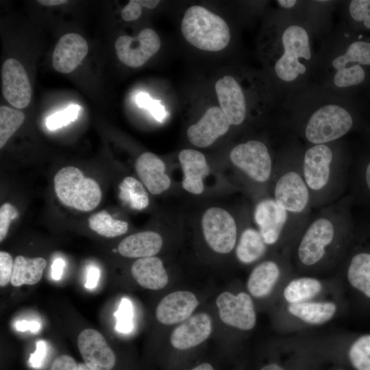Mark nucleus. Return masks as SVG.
<instances>
[{
  "instance_id": "nucleus-1",
  "label": "nucleus",
  "mask_w": 370,
  "mask_h": 370,
  "mask_svg": "<svg viewBox=\"0 0 370 370\" xmlns=\"http://www.w3.org/2000/svg\"><path fill=\"white\" fill-rule=\"evenodd\" d=\"M282 14L273 29L271 69L283 93L292 95L304 88L316 71L317 54L308 23L293 12L283 10Z\"/></svg>"
},
{
  "instance_id": "nucleus-2",
  "label": "nucleus",
  "mask_w": 370,
  "mask_h": 370,
  "mask_svg": "<svg viewBox=\"0 0 370 370\" xmlns=\"http://www.w3.org/2000/svg\"><path fill=\"white\" fill-rule=\"evenodd\" d=\"M352 197L320 208L296 241L295 258L298 264L313 269L329 264L349 243L354 234L351 213Z\"/></svg>"
},
{
  "instance_id": "nucleus-3",
  "label": "nucleus",
  "mask_w": 370,
  "mask_h": 370,
  "mask_svg": "<svg viewBox=\"0 0 370 370\" xmlns=\"http://www.w3.org/2000/svg\"><path fill=\"white\" fill-rule=\"evenodd\" d=\"M301 170L313 209L341 199L348 180L349 160L341 140L319 145H305L300 151Z\"/></svg>"
},
{
  "instance_id": "nucleus-4",
  "label": "nucleus",
  "mask_w": 370,
  "mask_h": 370,
  "mask_svg": "<svg viewBox=\"0 0 370 370\" xmlns=\"http://www.w3.org/2000/svg\"><path fill=\"white\" fill-rule=\"evenodd\" d=\"M325 89V88H324ZM325 96L314 97L293 108L287 126L306 145H319L340 140L353 129L351 112L340 101V95L326 89Z\"/></svg>"
},
{
  "instance_id": "nucleus-5",
  "label": "nucleus",
  "mask_w": 370,
  "mask_h": 370,
  "mask_svg": "<svg viewBox=\"0 0 370 370\" xmlns=\"http://www.w3.org/2000/svg\"><path fill=\"white\" fill-rule=\"evenodd\" d=\"M364 66H370V42H344L338 33L327 40L317 54L316 72L321 87L340 95L366 78Z\"/></svg>"
},
{
  "instance_id": "nucleus-6",
  "label": "nucleus",
  "mask_w": 370,
  "mask_h": 370,
  "mask_svg": "<svg viewBox=\"0 0 370 370\" xmlns=\"http://www.w3.org/2000/svg\"><path fill=\"white\" fill-rule=\"evenodd\" d=\"M301 147L296 143L283 146L275 162L271 186L272 197L277 204L305 227L312 208L301 170Z\"/></svg>"
},
{
  "instance_id": "nucleus-7",
  "label": "nucleus",
  "mask_w": 370,
  "mask_h": 370,
  "mask_svg": "<svg viewBox=\"0 0 370 370\" xmlns=\"http://www.w3.org/2000/svg\"><path fill=\"white\" fill-rule=\"evenodd\" d=\"M181 29L190 44L204 51H221L230 40V28L225 20L199 5H193L186 10Z\"/></svg>"
},
{
  "instance_id": "nucleus-8",
  "label": "nucleus",
  "mask_w": 370,
  "mask_h": 370,
  "mask_svg": "<svg viewBox=\"0 0 370 370\" xmlns=\"http://www.w3.org/2000/svg\"><path fill=\"white\" fill-rule=\"evenodd\" d=\"M53 183L57 197L66 206L90 211L101 201V191L98 183L84 176L76 167L62 168L56 174Z\"/></svg>"
},
{
  "instance_id": "nucleus-9",
  "label": "nucleus",
  "mask_w": 370,
  "mask_h": 370,
  "mask_svg": "<svg viewBox=\"0 0 370 370\" xmlns=\"http://www.w3.org/2000/svg\"><path fill=\"white\" fill-rule=\"evenodd\" d=\"M254 220L268 246L275 245L287 238L297 241L305 228L272 197H263L257 202Z\"/></svg>"
},
{
  "instance_id": "nucleus-10",
  "label": "nucleus",
  "mask_w": 370,
  "mask_h": 370,
  "mask_svg": "<svg viewBox=\"0 0 370 370\" xmlns=\"http://www.w3.org/2000/svg\"><path fill=\"white\" fill-rule=\"evenodd\" d=\"M230 159L240 171L256 184L271 183L275 162L267 145L259 140H248L231 150Z\"/></svg>"
},
{
  "instance_id": "nucleus-11",
  "label": "nucleus",
  "mask_w": 370,
  "mask_h": 370,
  "mask_svg": "<svg viewBox=\"0 0 370 370\" xmlns=\"http://www.w3.org/2000/svg\"><path fill=\"white\" fill-rule=\"evenodd\" d=\"M204 236L208 246L215 252L228 254L237 241V226L234 217L225 210L208 208L201 219Z\"/></svg>"
},
{
  "instance_id": "nucleus-12",
  "label": "nucleus",
  "mask_w": 370,
  "mask_h": 370,
  "mask_svg": "<svg viewBox=\"0 0 370 370\" xmlns=\"http://www.w3.org/2000/svg\"><path fill=\"white\" fill-rule=\"evenodd\" d=\"M216 304L221 321L241 330H252L256 323V314L250 295L245 292L234 295L228 291L220 293Z\"/></svg>"
},
{
  "instance_id": "nucleus-13",
  "label": "nucleus",
  "mask_w": 370,
  "mask_h": 370,
  "mask_svg": "<svg viewBox=\"0 0 370 370\" xmlns=\"http://www.w3.org/2000/svg\"><path fill=\"white\" fill-rule=\"evenodd\" d=\"M160 45L157 33L152 29L146 28L136 37L119 36L115 42V49L119 59L123 64L137 68L156 53Z\"/></svg>"
},
{
  "instance_id": "nucleus-14",
  "label": "nucleus",
  "mask_w": 370,
  "mask_h": 370,
  "mask_svg": "<svg viewBox=\"0 0 370 370\" xmlns=\"http://www.w3.org/2000/svg\"><path fill=\"white\" fill-rule=\"evenodd\" d=\"M2 93L8 103L16 108L27 107L32 90L27 74L16 59L8 58L2 65Z\"/></svg>"
},
{
  "instance_id": "nucleus-15",
  "label": "nucleus",
  "mask_w": 370,
  "mask_h": 370,
  "mask_svg": "<svg viewBox=\"0 0 370 370\" xmlns=\"http://www.w3.org/2000/svg\"><path fill=\"white\" fill-rule=\"evenodd\" d=\"M77 346L84 363L93 370H111L116 356L103 335L94 329H85L77 337Z\"/></svg>"
},
{
  "instance_id": "nucleus-16",
  "label": "nucleus",
  "mask_w": 370,
  "mask_h": 370,
  "mask_svg": "<svg viewBox=\"0 0 370 370\" xmlns=\"http://www.w3.org/2000/svg\"><path fill=\"white\" fill-rule=\"evenodd\" d=\"M212 332V321L210 315L198 312L179 323L171 332L170 343L177 350L191 349L206 341Z\"/></svg>"
},
{
  "instance_id": "nucleus-17",
  "label": "nucleus",
  "mask_w": 370,
  "mask_h": 370,
  "mask_svg": "<svg viewBox=\"0 0 370 370\" xmlns=\"http://www.w3.org/2000/svg\"><path fill=\"white\" fill-rule=\"evenodd\" d=\"M221 109L230 125H240L247 116V101L239 83L231 75H225L215 84Z\"/></svg>"
},
{
  "instance_id": "nucleus-18",
  "label": "nucleus",
  "mask_w": 370,
  "mask_h": 370,
  "mask_svg": "<svg viewBox=\"0 0 370 370\" xmlns=\"http://www.w3.org/2000/svg\"><path fill=\"white\" fill-rule=\"evenodd\" d=\"M199 301L189 291H176L164 296L156 309V317L162 324L180 323L193 315Z\"/></svg>"
},
{
  "instance_id": "nucleus-19",
  "label": "nucleus",
  "mask_w": 370,
  "mask_h": 370,
  "mask_svg": "<svg viewBox=\"0 0 370 370\" xmlns=\"http://www.w3.org/2000/svg\"><path fill=\"white\" fill-rule=\"evenodd\" d=\"M225 114L217 106L209 108L199 121L187 130L189 141L199 147L211 145L218 138L224 135L230 128Z\"/></svg>"
},
{
  "instance_id": "nucleus-20",
  "label": "nucleus",
  "mask_w": 370,
  "mask_h": 370,
  "mask_svg": "<svg viewBox=\"0 0 370 370\" xmlns=\"http://www.w3.org/2000/svg\"><path fill=\"white\" fill-rule=\"evenodd\" d=\"M88 51V44L82 36L74 33L64 34L53 50V67L60 73H71L81 64Z\"/></svg>"
},
{
  "instance_id": "nucleus-21",
  "label": "nucleus",
  "mask_w": 370,
  "mask_h": 370,
  "mask_svg": "<svg viewBox=\"0 0 370 370\" xmlns=\"http://www.w3.org/2000/svg\"><path fill=\"white\" fill-rule=\"evenodd\" d=\"M135 167L140 180L151 194H161L170 187L171 179L165 173V164L154 153H142L137 158Z\"/></svg>"
},
{
  "instance_id": "nucleus-22",
  "label": "nucleus",
  "mask_w": 370,
  "mask_h": 370,
  "mask_svg": "<svg viewBox=\"0 0 370 370\" xmlns=\"http://www.w3.org/2000/svg\"><path fill=\"white\" fill-rule=\"evenodd\" d=\"M179 160L184 173L183 188L190 193L201 194L204 189L203 179L210 172L205 156L199 151L185 149L179 153Z\"/></svg>"
},
{
  "instance_id": "nucleus-23",
  "label": "nucleus",
  "mask_w": 370,
  "mask_h": 370,
  "mask_svg": "<svg viewBox=\"0 0 370 370\" xmlns=\"http://www.w3.org/2000/svg\"><path fill=\"white\" fill-rule=\"evenodd\" d=\"M131 273L136 282L147 289L164 288L169 282L162 260L156 256L136 260L131 267Z\"/></svg>"
},
{
  "instance_id": "nucleus-24",
  "label": "nucleus",
  "mask_w": 370,
  "mask_h": 370,
  "mask_svg": "<svg viewBox=\"0 0 370 370\" xmlns=\"http://www.w3.org/2000/svg\"><path fill=\"white\" fill-rule=\"evenodd\" d=\"M162 236L153 231L131 234L123 239L119 246V254L127 258H146L157 254L162 248Z\"/></svg>"
},
{
  "instance_id": "nucleus-25",
  "label": "nucleus",
  "mask_w": 370,
  "mask_h": 370,
  "mask_svg": "<svg viewBox=\"0 0 370 370\" xmlns=\"http://www.w3.org/2000/svg\"><path fill=\"white\" fill-rule=\"evenodd\" d=\"M346 275L350 285L370 299V247L357 248L349 256Z\"/></svg>"
},
{
  "instance_id": "nucleus-26",
  "label": "nucleus",
  "mask_w": 370,
  "mask_h": 370,
  "mask_svg": "<svg viewBox=\"0 0 370 370\" xmlns=\"http://www.w3.org/2000/svg\"><path fill=\"white\" fill-rule=\"evenodd\" d=\"M281 274L278 262L272 260L263 261L251 271L247 287L249 293L256 298H264L272 292Z\"/></svg>"
},
{
  "instance_id": "nucleus-27",
  "label": "nucleus",
  "mask_w": 370,
  "mask_h": 370,
  "mask_svg": "<svg viewBox=\"0 0 370 370\" xmlns=\"http://www.w3.org/2000/svg\"><path fill=\"white\" fill-rule=\"evenodd\" d=\"M288 312L301 321L320 325L330 321L335 314L336 306L330 301H304L289 304Z\"/></svg>"
},
{
  "instance_id": "nucleus-28",
  "label": "nucleus",
  "mask_w": 370,
  "mask_h": 370,
  "mask_svg": "<svg viewBox=\"0 0 370 370\" xmlns=\"http://www.w3.org/2000/svg\"><path fill=\"white\" fill-rule=\"evenodd\" d=\"M268 245L259 231L247 227L241 233L236 247L237 259L243 264H249L260 260L267 252Z\"/></svg>"
},
{
  "instance_id": "nucleus-29",
  "label": "nucleus",
  "mask_w": 370,
  "mask_h": 370,
  "mask_svg": "<svg viewBox=\"0 0 370 370\" xmlns=\"http://www.w3.org/2000/svg\"><path fill=\"white\" fill-rule=\"evenodd\" d=\"M46 265L45 259L41 257L27 258L23 256H16L14 260L11 284L18 287L23 284L33 285L38 283Z\"/></svg>"
},
{
  "instance_id": "nucleus-30",
  "label": "nucleus",
  "mask_w": 370,
  "mask_h": 370,
  "mask_svg": "<svg viewBox=\"0 0 370 370\" xmlns=\"http://www.w3.org/2000/svg\"><path fill=\"white\" fill-rule=\"evenodd\" d=\"M322 289L321 282L311 277L292 280L285 287L283 295L289 304L308 301L317 295Z\"/></svg>"
},
{
  "instance_id": "nucleus-31",
  "label": "nucleus",
  "mask_w": 370,
  "mask_h": 370,
  "mask_svg": "<svg viewBox=\"0 0 370 370\" xmlns=\"http://www.w3.org/2000/svg\"><path fill=\"white\" fill-rule=\"evenodd\" d=\"M119 198L131 208L143 210L149 205L148 195L143 184L132 177H125L119 186Z\"/></svg>"
},
{
  "instance_id": "nucleus-32",
  "label": "nucleus",
  "mask_w": 370,
  "mask_h": 370,
  "mask_svg": "<svg viewBox=\"0 0 370 370\" xmlns=\"http://www.w3.org/2000/svg\"><path fill=\"white\" fill-rule=\"evenodd\" d=\"M88 224L90 228L98 234L108 238L121 236L128 230L126 221L114 219L105 210L90 217Z\"/></svg>"
},
{
  "instance_id": "nucleus-33",
  "label": "nucleus",
  "mask_w": 370,
  "mask_h": 370,
  "mask_svg": "<svg viewBox=\"0 0 370 370\" xmlns=\"http://www.w3.org/2000/svg\"><path fill=\"white\" fill-rule=\"evenodd\" d=\"M24 120L25 114L21 111L7 106L0 107V148L4 147Z\"/></svg>"
},
{
  "instance_id": "nucleus-34",
  "label": "nucleus",
  "mask_w": 370,
  "mask_h": 370,
  "mask_svg": "<svg viewBox=\"0 0 370 370\" xmlns=\"http://www.w3.org/2000/svg\"><path fill=\"white\" fill-rule=\"evenodd\" d=\"M348 355L356 370H370V334L356 338L350 346Z\"/></svg>"
},
{
  "instance_id": "nucleus-35",
  "label": "nucleus",
  "mask_w": 370,
  "mask_h": 370,
  "mask_svg": "<svg viewBox=\"0 0 370 370\" xmlns=\"http://www.w3.org/2000/svg\"><path fill=\"white\" fill-rule=\"evenodd\" d=\"M79 110L80 106L71 105L49 116L46 121V126L50 130H55L66 126L77 119Z\"/></svg>"
},
{
  "instance_id": "nucleus-36",
  "label": "nucleus",
  "mask_w": 370,
  "mask_h": 370,
  "mask_svg": "<svg viewBox=\"0 0 370 370\" xmlns=\"http://www.w3.org/2000/svg\"><path fill=\"white\" fill-rule=\"evenodd\" d=\"M114 316L116 319V331L121 333H128L132 330L133 309L129 299L126 298L121 299Z\"/></svg>"
},
{
  "instance_id": "nucleus-37",
  "label": "nucleus",
  "mask_w": 370,
  "mask_h": 370,
  "mask_svg": "<svg viewBox=\"0 0 370 370\" xmlns=\"http://www.w3.org/2000/svg\"><path fill=\"white\" fill-rule=\"evenodd\" d=\"M348 11L352 20L362 23L370 29V0H352L349 3Z\"/></svg>"
},
{
  "instance_id": "nucleus-38",
  "label": "nucleus",
  "mask_w": 370,
  "mask_h": 370,
  "mask_svg": "<svg viewBox=\"0 0 370 370\" xmlns=\"http://www.w3.org/2000/svg\"><path fill=\"white\" fill-rule=\"evenodd\" d=\"M136 103L141 108L148 109L153 117L160 122H162L166 116V112L162 105L156 100L153 99L145 92H140L136 97Z\"/></svg>"
},
{
  "instance_id": "nucleus-39",
  "label": "nucleus",
  "mask_w": 370,
  "mask_h": 370,
  "mask_svg": "<svg viewBox=\"0 0 370 370\" xmlns=\"http://www.w3.org/2000/svg\"><path fill=\"white\" fill-rule=\"evenodd\" d=\"M18 216L17 209L10 203L3 204L0 208V241L6 236L10 223Z\"/></svg>"
},
{
  "instance_id": "nucleus-40",
  "label": "nucleus",
  "mask_w": 370,
  "mask_h": 370,
  "mask_svg": "<svg viewBox=\"0 0 370 370\" xmlns=\"http://www.w3.org/2000/svg\"><path fill=\"white\" fill-rule=\"evenodd\" d=\"M357 180L359 191L370 204V158L358 167Z\"/></svg>"
},
{
  "instance_id": "nucleus-41",
  "label": "nucleus",
  "mask_w": 370,
  "mask_h": 370,
  "mask_svg": "<svg viewBox=\"0 0 370 370\" xmlns=\"http://www.w3.org/2000/svg\"><path fill=\"white\" fill-rule=\"evenodd\" d=\"M14 267L12 256L3 251H0V286H5L11 280Z\"/></svg>"
},
{
  "instance_id": "nucleus-42",
  "label": "nucleus",
  "mask_w": 370,
  "mask_h": 370,
  "mask_svg": "<svg viewBox=\"0 0 370 370\" xmlns=\"http://www.w3.org/2000/svg\"><path fill=\"white\" fill-rule=\"evenodd\" d=\"M47 353V345L45 341L39 340L36 342L35 352L30 354L29 358V365L34 369L42 367Z\"/></svg>"
},
{
  "instance_id": "nucleus-43",
  "label": "nucleus",
  "mask_w": 370,
  "mask_h": 370,
  "mask_svg": "<svg viewBox=\"0 0 370 370\" xmlns=\"http://www.w3.org/2000/svg\"><path fill=\"white\" fill-rule=\"evenodd\" d=\"M142 12V5L139 0H130L122 10L121 16L125 21H132L138 18Z\"/></svg>"
},
{
  "instance_id": "nucleus-44",
  "label": "nucleus",
  "mask_w": 370,
  "mask_h": 370,
  "mask_svg": "<svg viewBox=\"0 0 370 370\" xmlns=\"http://www.w3.org/2000/svg\"><path fill=\"white\" fill-rule=\"evenodd\" d=\"M77 364L69 355H61L52 362L49 370H77Z\"/></svg>"
},
{
  "instance_id": "nucleus-45",
  "label": "nucleus",
  "mask_w": 370,
  "mask_h": 370,
  "mask_svg": "<svg viewBox=\"0 0 370 370\" xmlns=\"http://www.w3.org/2000/svg\"><path fill=\"white\" fill-rule=\"evenodd\" d=\"M100 277L99 269L95 266H89L86 269V282L84 286L87 289H94L97 287Z\"/></svg>"
},
{
  "instance_id": "nucleus-46",
  "label": "nucleus",
  "mask_w": 370,
  "mask_h": 370,
  "mask_svg": "<svg viewBox=\"0 0 370 370\" xmlns=\"http://www.w3.org/2000/svg\"><path fill=\"white\" fill-rule=\"evenodd\" d=\"M14 327L16 330L20 332H25L29 330L32 332H36L40 329V324L37 321H28L26 320H23L17 321Z\"/></svg>"
},
{
  "instance_id": "nucleus-47",
  "label": "nucleus",
  "mask_w": 370,
  "mask_h": 370,
  "mask_svg": "<svg viewBox=\"0 0 370 370\" xmlns=\"http://www.w3.org/2000/svg\"><path fill=\"white\" fill-rule=\"evenodd\" d=\"M65 262L62 258H56L51 264V278L55 280H60L64 268Z\"/></svg>"
},
{
  "instance_id": "nucleus-48",
  "label": "nucleus",
  "mask_w": 370,
  "mask_h": 370,
  "mask_svg": "<svg viewBox=\"0 0 370 370\" xmlns=\"http://www.w3.org/2000/svg\"><path fill=\"white\" fill-rule=\"evenodd\" d=\"M276 2L280 8L286 12H293L300 3L296 0H278Z\"/></svg>"
},
{
  "instance_id": "nucleus-49",
  "label": "nucleus",
  "mask_w": 370,
  "mask_h": 370,
  "mask_svg": "<svg viewBox=\"0 0 370 370\" xmlns=\"http://www.w3.org/2000/svg\"><path fill=\"white\" fill-rule=\"evenodd\" d=\"M188 370H215V369L210 362L205 361L194 365Z\"/></svg>"
},
{
  "instance_id": "nucleus-50",
  "label": "nucleus",
  "mask_w": 370,
  "mask_h": 370,
  "mask_svg": "<svg viewBox=\"0 0 370 370\" xmlns=\"http://www.w3.org/2000/svg\"><path fill=\"white\" fill-rule=\"evenodd\" d=\"M38 2L46 6H53V5H61L63 3H68V1H66V0H39L38 1Z\"/></svg>"
},
{
  "instance_id": "nucleus-51",
  "label": "nucleus",
  "mask_w": 370,
  "mask_h": 370,
  "mask_svg": "<svg viewBox=\"0 0 370 370\" xmlns=\"http://www.w3.org/2000/svg\"><path fill=\"white\" fill-rule=\"evenodd\" d=\"M142 7H145L149 9L156 8L160 3V1L156 0H139Z\"/></svg>"
},
{
  "instance_id": "nucleus-52",
  "label": "nucleus",
  "mask_w": 370,
  "mask_h": 370,
  "mask_svg": "<svg viewBox=\"0 0 370 370\" xmlns=\"http://www.w3.org/2000/svg\"><path fill=\"white\" fill-rule=\"evenodd\" d=\"M260 370H284L282 367L276 363H269L264 365Z\"/></svg>"
},
{
  "instance_id": "nucleus-53",
  "label": "nucleus",
  "mask_w": 370,
  "mask_h": 370,
  "mask_svg": "<svg viewBox=\"0 0 370 370\" xmlns=\"http://www.w3.org/2000/svg\"><path fill=\"white\" fill-rule=\"evenodd\" d=\"M77 370H93V369L90 368L85 363H79L77 365Z\"/></svg>"
}]
</instances>
